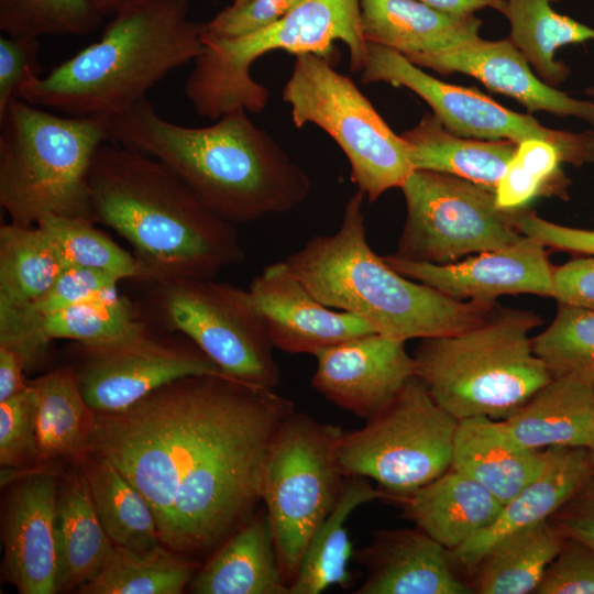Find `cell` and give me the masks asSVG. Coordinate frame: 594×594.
I'll use <instances>...</instances> for the list:
<instances>
[{"instance_id": "6da1fadb", "label": "cell", "mask_w": 594, "mask_h": 594, "mask_svg": "<svg viewBox=\"0 0 594 594\" xmlns=\"http://www.w3.org/2000/svg\"><path fill=\"white\" fill-rule=\"evenodd\" d=\"M294 410L270 388L189 376L97 413L86 453L111 462L144 495L164 546L204 553L256 513L271 443Z\"/></svg>"}, {"instance_id": "7a4b0ae2", "label": "cell", "mask_w": 594, "mask_h": 594, "mask_svg": "<svg viewBox=\"0 0 594 594\" xmlns=\"http://www.w3.org/2000/svg\"><path fill=\"white\" fill-rule=\"evenodd\" d=\"M88 188L91 220L131 244L145 283L212 278L244 260L234 224L152 156L107 141L92 158Z\"/></svg>"}, {"instance_id": "3957f363", "label": "cell", "mask_w": 594, "mask_h": 594, "mask_svg": "<svg viewBox=\"0 0 594 594\" xmlns=\"http://www.w3.org/2000/svg\"><path fill=\"white\" fill-rule=\"evenodd\" d=\"M244 109L207 127L162 118L145 98L108 118L112 141L167 165L217 215L249 223L286 213L308 197L311 182Z\"/></svg>"}, {"instance_id": "277c9868", "label": "cell", "mask_w": 594, "mask_h": 594, "mask_svg": "<svg viewBox=\"0 0 594 594\" xmlns=\"http://www.w3.org/2000/svg\"><path fill=\"white\" fill-rule=\"evenodd\" d=\"M202 50V23L189 19L188 0H134L98 41L32 79L19 98L67 116L109 118L141 102Z\"/></svg>"}, {"instance_id": "5b68a950", "label": "cell", "mask_w": 594, "mask_h": 594, "mask_svg": "<svg viewBox=\"0 0 594 594\" xmlns=\"http://www.w3.org/2000/svg\"><path fill=\"white\" fill-rule=\"evenodd\" d=\"M363 199L358 190L349 198L336 233L314 237L285 260L320 302L405 342L468 330L499 307L496 301L453 299L392 268L367 242Z\"/></svg>"}, {"instance_id": "8992f818", "label": "cell", "mask_w": 594, "mask_h": 594, "mask_svg": "<svg viewBox=\"0 0 594 594\" xmlns=\"http://www.w3.org/2000/svg\"><path fill=\"white\" fill-rule=\"evenodd\" d=\"M540 323L532 311L499 306L476 327L421 339L415 374L455 419H505L552 378L529 336Z\"/></svg>"}, {"instance_id": "52a82bcc", "label": "cell", "mask_w": 594, "mask_h": 594, "mask_svg": "<svg viewBox=\"0 0 594 594\" xmlns=\"http://www.w3.org/2000/svg\"><path fill=\"white\" fill-rule=\"evenodd\" d=\"M110 140L106 117H61L12 99L0 112V205L10 222L35 226L47 215L91 220L89 169Z\"/></svg>"}, {"instance_id": "ba28073f", "label": "cell", "mask_w": 594, "mask_h": 594, "mask_svg": "<svg viewBox=\"0 0 594 594\" xmlns=\"http://www.w3.org/2000/svg\"><path fill=\"white\" fill-rule=\"evenodd\" d=\"M349 51L350 68L361 72L367 52L360 0H302L274 24L233 38H202L184 92L197 114L218 120L244 109L261 112L268 90L251 75L253 63L274 51L312 53L329 59L334 42Z\"/></svg>"}, {"instance_id": "9c48e42d", "label": "cell", "mask_w": 594, "mask_h": 594, "mask_svg": "<svg viewBox=\"0 0 594 594\" xmlns=\"http://www.w3.org/2000/svg\"><path fill=\"white\" fill-rule=\"evenodd\" d=\"M296 128L314 124L342 150L351 180L370 202L392 188H400L414 170L409 150L380 116L353 80L323 56L296 55L283 89Z\"/></svg>"}, {"instance_id": "30bf717a", "label": "cell", "mask_w": 594, "mask_h": 594, "mask_svg": "<svg viewBox=\"0 0 594 594\" xmlns=\"http://www.w3.org/2000/svg\"><path fill=\"white\" fill-rule=\"evenodd\" d=\"M458 421L414 376L363 428L342 431L334 458L344 477L371 479L402 502L451 468Z\"/></svg>"}, {"instance_id": "8fae6325", "label": "cell", "mask_w": 594, "mask_h": 594, "mask_svg": "<svg viewBox=\"0 0 594 594\" xmlns=\"http://www.w3.org/2000/svg\"><path fill=\"white\" fill-rule=\"evenodd\" d=\"M341 433L338 426L294 410L271 443L261 494L288 590L310 537L342 494L346 477L334 458Z\"/></svg>"}, {"instance_id": "7c38bea8", "label": "cell", "mask_w": 594, "mask_h": 594, "mask_svg": "<svg viewBox=\"0 0 594 594\" xmlns=\"http://www.w3.org/2000/svg\"><path fill=\"white\" fill-rule=\"evenodd\" d=\"M163 324L190 339L227 375L264 388L279 383L273 343L249 290L212 278L154 285Z\"/></svg>"}, {"instance_id": "4fadbf2b", "label": "cell", "mask_w": 594, "mask_h": 594, "mask_svg": "<svg viewBox=\"0 0 594 594\" xmlns=\"http://www.w3.org/2000/svg\"><path fill=\"white\" fill-rule=\"evenodd\" d=\"M400 189L407 215L392 254L397 258L453 263L465 255L505 248L522 237L510 212L496 207L495 193L470 180L414 169Z\"/></svg>"}, {"instance_id": "5bb4252c", "label": "cell", "mask_w": 594, "mask_h": 594, "mask_svg": "<svg viewBox=\"0 0 594 594\" xmlns=\"http://www.w3.org/2000/svg\"><path fill=\"white\" fill-rule=\"evenodd\" d=\"M364 84L405 87L425 100L432 114L453 134L479 140H509L517 144L537 139L554 145L565 164L594 163V130L574 133L543 127L530 114L515 112L475 88L444 82L400 53L367 42Z\"/></svg>"}, {"instance_id": "9a60e30c", "label": "cell", "mask_w": 594, "mask_h": 594, "mask_svg": "<svg viewBox=\"0 0 594 594\" xmlns=\"http://www.w3.org/2000/svg\"><path fill=\"white\" fill-rule=\"evenodd\" d=\"M75 371L96 413L125 409L154 391L195 375H227L190 339L160 337L144 319L111 341L75 342ZM231 377V376H230Z\"/></svg>"}, {"instance_id": "2e32d148", "label": "cell", "mask_w": 594, "mask_h": 594, "mask_svg": "<svg viewBox=\"0 0 594 594\" xmlns=\"http://www.w3.org/2000/svg\"><path fill=\"white\" fill-rule=\"evenodd\" d=\"M546 245L525 235L502 249L446 264L383 256L399 274L460 301H496L503 295L551 297L552 272Z\"/></svg>"}, {"instance_id": "e0dca14e", "label": "cell", "mask_w": 594, "mask_h": 594, "mask_svg": "<svg viewBox=\"0 0 594 594\" xmlns=\"http://www.w3.org/2000/svg\"><path fill=\"white\" fill-rule=\"evenodd\" d=\"M312 386L337 406L371 418L381 411L415 374L405 341L372 332L315 354Z\"/></svg>"}, {"instance_id": "ac0fdd59", "label": "cell", "mask_w": 594, "mask_h": 594, "mask_svg": "<svg viewBox=\"0 0 594 594\" xmlns=\"http://www.w3.org/2000/svg\"><path fill=\"white\" fill-rule=\"evenodd\" d=\"M249 293L274 345L287 353H309L376 332L362 318L320 302L285 261L266 266Z\"/></svg>"}, {"instance_id": "d6986e66", "label": "cell", "mask_w": 594, "mask_h": 594, "mask_svg": "<svg viewBox=\"0 0 594 594\" xmlns=\"http://www.w3.org/2000/svg\"><path fill=\"white\" fill-rule=\"evenodd\" d=\"M436 73H462L480 80L492 91L514 98L529 112L547 111L575 117L594 130V100H579L536 76L524 54L509 38L475 40L459 47L407 58Z\"/></svg>"}, {"instance_id": "ffe728a7", "label": "cell", "mask_w": 594, "mask_h": 594, "mask_svg": "<svg viewBox=\"0 0 594 594\" xmlns=\"http://www.w3.org/2000/svg\"><path fill=\"white\" fill-rule=\"evenodd\" d=\"M58 494L48 473L30 475L8 495L2 539L4 574L21 594H53L56 587L54 516Z\"/></svg>"}, {"instance_id": "44dd1931", "label": "cell", "mask_w": 594, "mask_h": 594, "mask_svg": "<svg viewBox=\"0 0 594 594\" xmlns=\"http://www.w3.org/2000/svg\"><path fill=\"white\" fill-rule=\"evenodd\" d=\"M366 576L356 594H471L450 550L422 530H380L356 552Z\"/></svg>"}, {"instance_id": "7402d4cb", "label": "cell", "mask_w": 594, "mask_h": 594, "mask_svg": "<svg viewBox=\"0 0 594 594\" xmlns=\"http://www.w3.org/2000/svg\"><path fill=\"white\" fill-rule=\"evenodd\" d=\"M593 476L587 448L544 449L537 476L503 505L492 525L451 551L454 562L475 569L487 551L506 536L551 519Z\"/></svg>"}, {"instance_id": "603a6c76", "label": "cell", "mask_w": 594, "mask_h": 594, "mask_svg": "<svg viewBox=\"0 0 594 594\" xmlns=\"http://www.w3.org/2000/svg\"><path fill=\"white\" fill-rule=\"evenodd\" d=\"M362 32L369 43L406 58L449 51L480 38L482 21L452 14L417 0H360Z\"/></svg>"}, {"instance_id": "cb8c5ba5", "label": "cell", "mask_w": 594, "mask_h": 594, "mask_svg": "<svg viewBox=\"0 0 594 594\" xmlns=\"http://www.w3.org/2000/svg\"><path fill=\"white\" fill-rule=\"evenodd\" d=\"M543 450L518 442L504 421L475 416L458 421L451 468L472 477L503 505L542 468Z\"/></svg>"}, {"instance_id": "d4e9b609", "label": "cell", "mask_w": 594, "mask_h": 594, "mask_svg": "<svg viewBox=\"0 0 594 594\" xmlns=\"http://www.w3.org/2000/svg\"><path fill=\"white\" fill-rule=\"evenodd\" d=\"M196 594H289L267 512H256L193 578Z\"/></svg>"}, {"instance_id": "484cf974", "label": "cell", "mask_w": 594, "mask_h": 594, "mask_svg": "<svg viewBox=\"0 0 594 594\" xmlns=\"http://www.w3.org/2000/svg\"><path fill=\"white\" fill-rule=\"evenodd\" d=\"M402 502L416 527L450 551L492 525L503 508L488 490L452 468Z\"/></svg>"}, {"instance_id": "4316f807", "label": "cell", "mask_w": 594, "mask_h": 594, "mask_svg": "<svg viewBox=\"0 0 594 594\" xmlns=\"http://www.w3.org/2000/svg\"><path fill=\"white\" fill-rule=\"evenodd\" d=\"M502 420L518 442L532 450L587 448L594 424V386L568 377L551 378Z\"/></svg>"}, {"instance_id": "83f0119b", "label": "cell", "mask_w": 594, "mask_h": 594, "mask_svg": "<svg viewBox=\"0 0 594 594\" xmlns=\"http://www.w3.org/2000/svg\"><path fill=\"white\" fill-rule=\"evenodd\" d=\"M54 540L57 592L78 590L91 581L112 551L114 544L98 517L82 472L58 490Z\"/></svg>"}, {"instance_id": "f1b7e54d", "label": "cell", "mask_w": 594, "mask_h": 594, "mask_svg": "<svg viewBox=\"0 0 594 594\" xmlns=\"http://www.w3.org/2000/svg\"><path fill=\"white\" fill-rule=\"evenodd\" d=\"M414 169L450 174L495 193L518 144L509 140H475L448 131L432 113L402 133Z\"/></svg>"}, {"instance_id": "f546056e", "label": "cell", "mask_w": 594, "mask_h": 594, "mask_svg": "<svg viewBox=\"0 0 594 594\" xmlns=\"http://www.w3.org/2000/svg\"><path fill=\"white\" fill-rule=\"evenodd\" d=\"M36 395L37 461L86 453L97 413L87 404L72 366L29 382Z\"/></svg>"}, {"instance_id": "4dcf8cb0", "label": "cell", "mask_w": 594, "mask_h": 594, "mask_svg": "<svg viewBox=\"0 0 594 594\" xmlns=\"http://www.w3.org/2000/svg\"><path fill=\"white\" fill-rule=\"evenodd\" d=\"M382 498L389 497L369 484L365 477L345 479L337 505L307 543L296 576L289 585V594H318L332 585L349 583L348 564L352 557V543L345 521L355 508Z\"/></svg>"}, {"instance_id": "1f68e13d", "label": "cell", "mask_w": 594, "mask_h": 594, "mask_svg": "<svg viewBox=\"0 0 594 594\" xmlns=\"http://www.w3.org/2000/svg\"><path fill=\"white\" fill-rule=\"evenodd\" d=\"M563 540L551 519L506 536L475 566L474 593H536Z\"/></svg>"}, {"instance_id": "d6a6232c", "label": "cell", "mask_w": 594, "mask_h": 594, "mask_svg": "<svg viewBox=\"0 0 594 594\" xmlns=\"http://www.w3.org/2000/svg\"><path fill=\"white\" fill-rule=\"evenodd\" d=\"M89 455L82 473L112 543L133 550L162 543L154 512L144 495L111 462Z\"/></svg>"}, {"instance_id": "836d02e7", "label": "cell", "mask_w": 594, "mask_h": 594, "mask_svg": "<svg viewBox=\"0 0 594 594\" xmlns=\"http://www.w3.org/2000/svg\"><path fill=\"white\" fill-rule=\"evenodd\" d=\"M560 0H506L504 15L510 25L509 40L537 70L539 77L557 87L569 67L556 59L557 51L568 44L594 42V29L557 12Z\"/></svg>"}, {"instance_id": "e575fe53", "label": "cell", "mask_w": 594, "mask_h": 594, "mask_svg": "<svg viewBox=\"0 0 594 594\" xmlns=\"http://www.w3.org/2000/svg\"><path fill=\"white\" fill-rule=\"evenodd\" d=\"M196 566L160 544L147 550L113 546L100 572L76 592L81 594H179Z\"/></svg>"}, {"instance_id": "d590c367", "label": "cell", "mask_w": 594, "mask_h": 594, "mask_svg": "<svg viewBox=\"0 0 594 594\" xmlns=\"http://www.w3.org/2000/svg\"><path fill=\"white\" fill-rule=\"evenodd\" d=\"M65 268L57 251L37 226L6 223L0 228V300L31 304Z\"/></svg>"}, {"instance_id": "8d00e7d4", "label": "cell", "mask_w": 594, "mask_h": 594, "mask_svg": "<svg viewBox=\"0 0 594 594\" xmlns=\"http://www.w3.org/2000/svg\"><path fill=\"white\" fill-rule=\"evenodd\" d=\"M564 160L549 142L530 139L518 144L495 189L496 207L505 212L527 209L539 197L568 199L571 180Z\"/></svg>"}, {"instance_id": "74e56055", "label": "cell", "mask_w": 594, "mask_h": 594, "mask_svg": "<svg viewBox=\"0 0 594 594\" xmlns=\"http://www.w3.org/2000/svg\"><path fill=\"white\" fill-rule=\"evenodd\" d=\"M50 239L65 267H86L114 275L120 280L143 282L134 256L94 226V221L57 215L42 217L36 224Z\"/></svg>"}, {"instance_id": "f35d334b", "label": "cell", "mask_w": 594, "mask_h": 594, "mask_svg": "<svg viewBox=\"0 0 594 594\" xmlns=\"http://www.w3.org/2000/svg\"><path fill=\"white\" fill-rule=\"evenodd\" d=\"M532 346L552 378L594 386V310L559 305L552 322L532 338Z\"/></svg>"}, {"instance_id": "ab89813d", "label": "cell", "mask_w": 594, "mask_h": 594, "mask_svg": "<svg viewBox=\"0 0 594 594\" xmlns=\"http://www.w3.org/2000/svg\"><path fill=\"white\" fill-rule=\"evenodd\" d=\"M40 317L42 334L48 342L66 339L84 344L120 338L143 320L138 307L120 294L80 302Z\"/></svg>"}, {"instance_id": "60d3db41", "label": "cell", "mask_w": 594, "mask_h": 594, "mask_svg": "<svg viewBox=\"0 0 594 594\" xmlns=\"http://www.w3.org/2000/svg\"><path fill=\"white\" fill-rule=\"evenodd\" d=\"M105 15L92 0H0V30L6 35H86Z\"/></svg>"}, {"instance_id": "b9f144b4", "label": "cell", "mask_w": 594, "mask_h": 594, "mask_svg": "<svg viewBox=\"0 0 594 594\" xmlns=\"http://www.w3.org/2000/svg\"><path fill=\"white\" fill-rule=\"evenodd\" d=\"M36 395L30 383L0 402V465L20 468L37 460L35 436Z\"/></svg>"}, {"instance_id": "7bdbcfd3", "label": "cell", "mask_w": 594, "mask_h": 594, "mask_svg": "<svg viewBox=\"0 0 594 594\" xmlns=\"http://www.w3.org/2000/svg\"><path fill=\"white\" fill-rule=\"evenodd\" d=\"M120 279L103 271L65 267L53 285L30 306L41 316L88 300L119 295Z\"/></svg>"}, {"instance_id": "ee69618b", "label": "cell", "mask_w": 594, "mask_h": 594, "mask_svg": "<svg viewBox=\"0 0 594 594\" xmlns=\"http://www.w3.org/2000/svg\"><path fill=\"white\" fill-rule=\"evenodd\" d=\"M302 0H248L230 4L202 23V38H233L263 30L290 12Z\"/></svg>"}, {"instance_id": "f6af8a7d", "label": "cell", "mask_w": 594, "mask_h": 594, "mask_svg": "<svg viewBox=\"0 0 594 594\" xmlns=\"http://www.w3.org/2000/svg\"><path fill=\"white\" fill-rule=\"evenodd\" d=\"M536 594H594V549L564 536Z\"/></svg>"}, {"instance_id": "bcb514c9", "label": "cell", "mask_w": 594, "mask_h": 594, "mask_svg": "<svg viewBox=\"0 0 594 594\" xmlns=\"http://www.w3.org/2000/svg\"><path fill=\"white\" fill-rule=\"evenodd\" d=\"M40 41L29 36L0 37V112L20 97L22 88L41 75Z\"/></svg>"}, {"instance_id": "7dc6e473", "label": "cell", "mask_w": 594, "mask_h": 594, "mask_svg": "<svg viewBox=\"0 0 594 594\" xmlns=\"http://www.w3.org/2000/svg\"><path fill=\"white\" fill-rule=\"evenodd\" d=\"M510 216L521 234L537 238L547 248L594 255V230L558 224L527 209L510 212Z\"/></svg>"}, {"instance_id": "c3c4849f", "label": "cell", "mask_w": 594, "mask_h": 594, "mask_svg": "<svg viewBox=\"0 0 594 594\" xmlns=\"http://www.w3.org/2000/svg\"><path fill=\"white\" fill-rule=\"evenodd\" d=\"M551 298L559 305L594 310V255H582L553 267Z\"/></svg>"}, {"instance_id": "681fc988", "label": "cell", "mask_w": 594, "mask_h": 594, "mask_svg": "<svg viewBox=\"0 0 594 594\" xmlns=\"http://www.w3.org/2000/svg\"><path fill=\"white\" fill-rule=\"evenodd\" d=\"M551 520L563 536L575 538L594 549V476Z\"/></svg>"}, {"instance_id": "f907efd6", "label": "cell", "mask_w": 594, "mask_h": 594, "mask_svg": "<svg viewBox=\"0 0 594 594\" xmlns=\"http://www.w3.org/2000/svg\"><path fill=\"white\" fill-rule=\"evenodd\" d=\"M26 360L18 351L0 345V402L15 395L28 386L23 372Z\"/></svg>"}, {"instance_id": "816d5d0a", "label": "cell", "mask_w": 594, "mask_h": 594, "mask_svg": "<svg viewBox=\"0 0 594 594\" xmlns=\"http://www.w3.org/2000/svg\"><path fill=\"white\" fill-rule=\"evenodd\" d=\"M438 10L452 14H474L482 9H494L505 13L506 0H417Z\"/></svg>"}, {"instance_id": "f5cc1de1", "label": "cell", "mask_w": 594, "mask_h": 594, "mask_svg": "<svg viewBox=\"0 0 594 594\" xmlns=\"http://www.w3.org/2000/svg\"><path fill=\"white\" fill-rule=\"evenodd\" d=\"M132 1L134 0H92L105 16L113 15L118 10Z\"/></svg>"}, {"instance_id": "db71d44e", "label": "cell", "mask_w": 594, "mask_h": 594, "mask_svg": "<svg viewBox=\"0 0 594 594\" xmlns=\"http://www.w3.org/2000/svg\"><path fill=\"white\" fill-rule=\"evenodd\" d=\"M587 451H588L590 460H591L592 468H593V471H594V424H593V428H592L590 442H588V446H587Z\"/></svg>"}, {"instance_id": "11a10c76", "label": "cell", "mask_w": 594, "mask_h": 594, "mask_svg": "<svg viewBox=\"0 0 594 594\" xmlns=\"http://www.w3.org/2000/svg\"><path fill=\"white\" fill-rule=\"evenodd\" d=\"M586 95L590 96L594 100V87L587 88Z\"/></svg>"}, {"instance_id": "9f6ffc18", "label": "cell", "mask_w": 594, "mask_h": 594, "mask_svg": "<svg viewBox=\"0 0 594 594\" xmlns=\"http://www.w3.org/2000/svg\"><path fill=\"white\" fill-rule=\"evenodd\" d=\"M231 1H232L231 2L232 4H240V3H243V2H245L248 0H231Z\"/></svg>"}]
</instances>
